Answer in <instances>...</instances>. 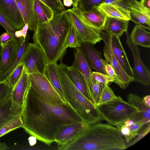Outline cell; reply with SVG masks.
Segmentation results:
<instances>
[{
    "mask_svg": "<svg viewBox=\"0 0 150 150\" xmlns=\"http://www.w3.org/2000/svg\"><path fill=\"white\" fill-rule=\"evenodd\" d=\"M66 11L81 43L88 42L94 45L102 40L101 30L96 29L89 24L78 5Z\"/></svg>",
    "mask_w": 150,
    "mask_h": 150,
    "instance_id": "8992f818",
    "label": "cell"
},
{
    "mask_svg": "<svg viewBox=\"0 0 150 150\" xmlns=\"http://www.w3.org/2000/svg\"><path fill=\"white\" fill-rule=\"evenodd\" d=\"M74 61L72 67L78 71L84 77L87 85L89 100L91 101L90 82L92 68L85 53L80 47H76L74 51Z\"/></svg>",
    "mask_w": 150,
    "mask_h": 150,
    "instance_id": "9a60e30c",
    "label": "cell"
},
{
    "mask_svg": "<svg viewBox=\"0 0 150 150\" xmlns=\"http://www.w3.org/2000/svg\"><path fill=\"white\" fill-rule=\"evenodd\" d=\"M100 35L102 40L109 44L114 55L125 72L129 75L133 77L132 68L119 37L115 35H110L103 30L100 31Z\"/></svg>",
    "mask_w": 150,
    "mask_h": 150,
    "instance_id": "8fae6325",
    "label": "cell"
},
{
    "mask_svg": "<svg viewBox=\"0 0 150 150\" xmlns=\"http://www.w3.org/2000/svg\"><path fill=\"white\" fill-rule=\"evenodd\" d=\"M63 4L65 6L69 7L72 5V0H63Z\"/></svg>",
    "mask_w": 150,
    "mask_h": 150,
    "instance_id": "c3c4849f",
    "label": "cell"
},
{
    "mask_svg": "<svg viewBox=\"0 0 150 150\" xmlns=\"http://www.w3.org/2000/svg\"><path fill=\"white\" fill-rule=\"evenodd\" d=\"M82 12L91 26L96 29L103 30L108 17L98 6H94L90 11Z\"/></svg>",
    "mask_w": 150,
    "mask_h": 150,
    "instance_id": "44dd1931",
    "label": "cell"
},
{
    "mask_svg": "<svg viewBox=\"0 0 150 150\" xmlns=\"http://www.w3.org/2000/svg\"><path fill=\"white\" fill-rule=\"evenodd\" d=\"M12 89L6 79L0 81V106L11 98Z\"/></svg>",
    "mask_w": 150,
    "mask_h": 150,
    "instance_id": "836d02e7",
    "label": "cell"
},
{
    "mask_svg": "<svg viewBox=\"0 0 150 150\" xmlns=\"http://www.w3.org/2000/svg\"><path fill=\"white\" fill-rule=\"evenodd\" d=\"M0 11L17 30H21L25 25L17 6L16 0H0Z\"/></svg>",
    "mask_w": 150,
    "mask_h": 150,
    "instance_id": "5bb4252c",
    "label": "cell"
},
{
    "mask_svg": "<svg viewBox=\"0 0 150 150\" xmlns=\"http://www.w3.org/2000/svg\"><path fill=\"white\" fill-rule=\"evenodd\" d=\"M88 126L82 121L66 125L61 127L55 137V142L58 144L57 147L70 142Z\"/></svg>",
    "mask_w": 150,
    "mask_h": 150,
    "instance_id": "2e32d148",
    "label": "cell"
},
{
    "mask_svg": "<svg viewBox=\"0 0 150 150\" xmlns=\"http://www.w3.org/2000/svg\"><path fill=\"white\" fill-rule=\"evenodd\" d=\"M11 98L0 106V129L15 117L12 115L11 113Z\"/></svg>",
    "mask_w": 150,
    "mask_h": 150,
    "instance_id": "f546056e",
    "label": "cell"
},
{
    "mask_svg": "<svg viewBox=\"0 0 150 150\" xmlns=\"http://www.w3.org/2000/svg\"><path fill=\"white\" fill-rule=\"evenodd\" d=\"M22 123L21 117L15 116L0 129V137L12 131L21 127Z\"/></svg>",
    "mask_w": 150,
    "mask_h": 150,
    "instance_id": "4dcf8cb0",
    "label": "cell"
},
{
    "mask_svg": "<svg viewBox=\"0 0 150 150\" xmlns=\"http://www.w3.org/2000/svg\"><path fill=\"white\" fill-rule=\"evenodd\" d=\"M14 36H15L14 34H10L6 32L3 33L0 36L1 44H3L7 42Z\"/></svg>",
    "mask_w": 150,
    "mask_h": 150,
    "instance_id": "ee69618b",
    "label": "cell"
},
{
    "mask_svg": "<svg viewBox=\"0 0 150 150\" xmlns=\"http://www.w3.org/2000/svg\"><path fill=\"white\" fill-rule=\"evenodd\" d=\"M21 117V127L49 146L55 142L56 135L61 127L83 121L70 105L55 104L46 100L30 85L26 93Z\"/></svg>",
    "mask_w": 150,
    "mask_h": 150,
    "instance_id": "6da1fadb",
    "label": "cell"
},
{
    "mask_svg": "<svg viewBox=\"0 0 150 150\" xmlns=\"http://www.w3.org/2000/svg\"><path fill=\"white\" fill-rule=\"evenodd\" d=\"M123 7L129 11L130 20L137 25L150 30V10L137 0L126 4Z\"/></svg>",
    "mask_w": 150,
    "mask_h": 150,
    "instance_id": "4fadbf2b",
    "label": "cell"
},
{
    "mask_svg": "<svg viewBox=\"0 0 150 150\" xmlns=\"http://www.w3.org/2000/svg\"><path fill=\"white\" fill-rule=\"evenodd\" d=\"M10 148L5 143L0 142V150H7Z\"/></svg>",
    "mask_w": 150,
    "mask_h": 150,
    "instance_id": "7dc6e473",
    "label": "cell"
},
{
    "mask_svg": "<svg viewBox=\"0 0 150 150\" xmlns=\"http://www.w3.org/2000/svg\"><path fill=\"white\" fill-rule=\"evenodd\" d=\"M35 0H16V4L25 24L34 32L39 23L34 6Z\"/></svg>",
    "mask_w": 150,
    "mask_h": 150,
    "instance_id": "e0dca14e",
    "label": "cell"
},
{
    "mask_svg": "<svg viewBox=\"0 0 150 150\" xmlns=\"http://www.w3.org/2000/svg\"><path fill=\"white\" fill-rule=\"evenodd\" d=\"M34 6L39 23L48 22L53 17L54 15L53 11L39 0H35Z\"/></svg>",
    "mask_w": 150,
    "mask_h": 150,
    "instance_id": "4316f807",
    "label": "cell"
},
{
    "mask_svg": "<svg viewBox=\"0 0 150 150\" xmlns=\"http://www.w3.org/2000/svg\"><path fill=\"white\" fill-rule=\"evenodd\" d=\"M81 42L79 39L76 30L71 23L70 29L67 41L66 47L67 48L81 47Z\"/></svg>",
    "mask_w": 150,
    "mask_h": 150,
    "instance_id": "d590c367",
    "label": "cell"
},
{
    "mask_svg": "<svg viewBox=\"0 0 150 150\" xmlns=\"http://www.w3.org/2000/svg\"><path fill=\"white\" fill-rule=\"evenodd\" d=\"M67 72L68 77L76 88L89 100L86 82L82 74L71 66H68Z\"/></svg>",
    "mask_w": 150,
    "mask_h": 150,
    "instance_id": "d4e9b609",
    "label": "cell"
},
{
    "mask_svg": "<svg viewBox=\"0 0 150 150\" xmlns=\"http://www.w3.org/2000/svg\"><path fill=\"white\" fill-rule=\"evenodd\" d=\"M103 0H80L78 6L83 12L91 10L94 6H99L103 2Z\"/></svg>",
    "mask_w": 150,
    "mask_h": 150,
    "instance_id": "f35d334b",
    "label": "cell"
},
{
    "mask_svg": "<svg viewBox=\"0 0 150 150\" xmlns=\"http://www.w3.org/2000/svg\"><path fill=\"white\" fill-rule=\"evenodd\" d=\"M28 29V24H26L22 29L16 31L14 33L15 36L17 38L23 37L24 39H25L27 35Z\"/></svg>",
    "mask_w": 150,
    "mask_h": 150,
    "instance_id": "b9f144b4",
    "label": "cell"
},
{
    "mask_svg": "<svg viewBox=\"0 0 150 150\" xmlns=\"http://www.w3.org/2000/svg\"><path fill=\"white\" fill-rule=\"evenodd\" d=\"M104 120L115 126L129 118L139 112V109L125 101L120 96L115 100L97 106Z\"/></svg>",
    "mask_w": 150,
    "mask_h": 150,
    "instance_id": "5b68a950",
    "label": "cell"
},
{
    "mask_svg": "<svg viewBox=\"0 0 150 150\" xmlns=\"http://www.w3.org/2000/svg\"><path fill=\"white\" fill-rule=\"evenodd\" d=\"M119 128L98 122L88 126L59 150H123L127 149Z\"/></svg>",
    "mask_w": 150,
    "mask_h": 150,
    "instance_id": "3957f363",
    "label": "cell"
},
{
    "mask_svg": "<svg viewBox=\"0 0 150 150\" xmlns=\"http://www.w3.org/2000/svg\"><path fill=\"white\" fill-rule=\"evenodd\" d=\"M73 6L78 5V3L80 0H72Z\"/></svg>",
    "mask_w": 150,
    "mask_h": 150,
    "instance_id": "681fc988",
    "label": "cell"
},
{
    "mask_svg": "<svg viewBox=\"0 0 150 150\" xmlns=\"http://www.w3.org/2000/svg\"><path fill=\"white\" fill-rule=\"evenodd\" d=\"M104 42L105 45L103 51L105 60L111 65L120 79L127 86L131 82L134 81L133 77L129 76L125 72L114 55L109 44Z\"/></svg>",
    "mask_w": 150,
    "mask_h": 150,
    "instance_id": "d6986e66",
    "label": "cell"
},
{
    "mask_svg": "<svg viewBox=\"0 0 150 150\" xmlns=\"http://www.w3.org/2000/svg\"><path fill=\"white\" fill-rule=\"evenodd\" d=\"M142 100L145 105L150 107V96L149 95L145 96L142 98Z\"/></svg>",
    "mask_w": 150,
    "mask_h": 150,
    "instance_id": "f6af8a7d",
    "label": "cell"
},
{
    "mask_svg": "<svg viewBox=\"0 0 150 150\" xmlns=\"http://www.w3.org/2000/svg\"><path fill=\"white\" fill-rule=\"evenodd\" d=\"M126 33L127 44L132 52L134 60V68L132 69L134 81L147 86L150 83L149 71L142 61L138 45L132 42L127 31Z\"/></svg>",
    "mask_w": 150,
    "mask_h": 150,
    "instance_id": "30bf717a",
    "label": "cell"
},
{
    "mask_svg": "<svg viewBox=\"0 0 150 150\" xmlns=\"http://www.w3.org/2000/svg\"><path fill=\"white\" fill-rule=\"evenodd\" d=\"M93 45L88 42H82L80 48L85 54L91 68L96 72L107 75L105 69L106 61L102 58L101 52Z\"/></svg>",
    "mask_w": 150,
    "mask_h": 150,
    "instance_id": "ac0fdd59",
    "label": "cell"
},
{
    "mask_svg": "<svg viewBox=\"0 0 150 150\" xmlns=\"http://www.w3.org/2000/svg\"><path fill=\"white\" fill-rule=\"evenodd\" d=\"M117 98L108 84H105L100 96L96 105L103 104L116 100Z\"/></svg>",
    "mask_w": 150,
    "mask_h": 150,
    "instance_id": "1f68e13d",
    "label": "cell"
},
{
    "mask_svg": "<svg viewBox=\"0 0 150 150\" xmlns=\"http://www.w3.org/2000/svg\"><path fill=\"white\" fill-rule=\"evenodd\" d=\"M134 0H103V2L117 4L123 7L126 4L131 3Z\"/></svg>",
    "mask_w": 150,
    "mask_h": 150,
    "instance_id": "7bdbcfd3",
    "label": "cell"
},
{
    "mask_svg": "<svg viewBox=\"0 0 150 150\" xmlns=\"http://www.w3.org/2000/svg\"><path fill=\"white\" fill-rule=\"evenodd\" d=\"M20 44V38L15 36L5 43L1 44L0 74L6 72L13 65L16 58Z\"/></svg>",
    "mask_w": 150,
    "mask_h": 150,
    "instance_id": "7c38bea8",
    "label": "cell"
},
{
    "mask_svg": "<svg viewBox=\"0 0 150 150\" xmlns=\"http://www.w3.org/2000/svg\"><path fill=\"white\" fill-rule=\"evenodd\" d=\"M91 78L98 82L108 84L110 82H115L116 79L115 77L96 71H92Z\"/></svg>",
    "mask_w": 150,
    "mask_h": 150,
    "instance_id": "74e56055",
    "label": "cell"
},
{
    "mask_svg": "<svg viewBox=\"0 0 150 150\" xmlns=\"http://www.w3.org/2000/svg\"><path fill=\"white\" fill-rule=\"evenodd\" d=\"M43 74L62 99L68 104L66 100L62 86L57 69V63L54 62L47 63Z\"/></svg>",
    "mask_w": 150,
    "mask_h": 150,
    "instance_id": "ffe728a7",
    "label": "cell"
},
{
    "mask_svg": "<svg viewBox=\"0 0 150 150\" xmlns=\"http://www.w3.org/2000/svg\"><path fill=\"white\" fill-rule=\"evenodd\" d=\"M90 83L91 100L96 105L101 93L105 84L98 82L91 78Z\"/></svg>",
    "mask_w": 150,
    "mask_h": 150,
    "instance_id": "e575fe53",
    "label": "cell"
},
{
    "mask_svg": "<svg viewBox=\"0 0 150 150\" xmlns=\"http://www.w3.org/2000/svg\"><path fill=\"white\" fill-rule=\"evenodd\" d=\"M150 0H141L140 2L145 7L150 10Z\"/></svg>",
    "mask_w": 150,
    "mask_h": 150,
    "instance_id": "bcb514c9",
    "label": "cell"
},
{
    "mask_svg": "<svg viewBox=\"0 0 150 150\" xmlns=\"http://www.w3.org/2000/svg\"><path fill=\"white\" fill-rule=\"evenodd\" d=\"M98 6L108 17L130 20L129 11L119 4L103 2Z\"/></svg>",
    "mask_w": 150,
    "mask_h": 150,
    "instance_id": "7402d4cb",
    "label": "cell"
},
{
    "mask_svg": "<svg viewBox=\"0 0 150 150\" xmlns=\"http://www.w3.org/2000/svg\"><path fill=\"white\" fill-rule=\"evenodd\" d=\"M146 125L143 122H134L132 125L129 126H125L120 123L115 126L119 129L122 134L124 136L126 142H128L138 135L139 130Z\"/></svg>",
    "mask_w": 150,
    "mask_h": 150,
    "instance_id": "484cf974",
    "label": "cell"
},
{
    "mask_svg": "<svg viewBox=\"0 0 150 150\" xmlns=\"http://www.w3.org/2000/svg\"><path fill=\"white\" fill-rule=\"evenodd\" d=\"M66 10L48 22L39 23L34 32L33 40L42 50L47 63L62 61L66 53L71 23Z\"/></svg>",
    "mask_w": 150,
    "mask_h": 150,
    "instance_id": "7a4b0ae2",
    "label": "cell"
},
{
    "mask_svg": "<svg viewBox=\"0 0 150 150\" xmlns=\"http://www.w3.org/2000/svg\"><path fill=\"white\" fill-rule=\"evenodd\" d=\"M129 21L122 19L107 17L103 31L110 35L121 36L127 31Z\"/></svg>",
    "mask_w": 150,
    "mask_h": 150,
    "instance_id": "603a6c76",
    "label": "cell"
},
{
    "mask_svg": "<svg viewBox=\"0 0 150 150\" xmlns=\"http://www.w3.org/2000/svg\"><path fill=\"white\" fill-rule=\"evenodd\" d=\"M30 85L28 74L24 68L21 78L11 92L10 112L12 115L21 116L25 96Z\"/></svg>",
    "mask_w": 150,
    "mask_h": 150,
    "instance_id": "9c48e42d",
    "label": "cell"
},
{
    "mask_svg": "<svg viewBox=\"0 0 150 150\" xmlns=\"http://www.w3.org/2000/svg\"><path fill=\"white\" fill-rule=\"evenodd\" d=\"M50 8L54 14L66 10L61 0H39Z\"/></svg>",
    "mask_w": 150,
    "mask_h": 150,
    "instance_id": "8d00e7d4",
    "label": "cell"
},
{
    "mask_svg": "<svg viewBox=\"0 0 150 150\" xmlns=\"http://www.w3.org/2000/svg\"><path fill=\"white\" fill-rule=\"evenodd\" d=\"M24 64L25 69L28 74H43L47 64L44 54L35 43H28L20 62Z\"/></svg>",
    "mask_w": 150,
    "mask_h": 150,
    "instance_id": "52a82bcc",
    "label": "cell"
},
{
    "mask_svg": "<svg viewBox=\"0 0 150 150\" xmlns=\"http://www.w3.org/2000/svg\"><path fill=\"white\" fill-rule=\"evenodd\" d=\"M1 43L0 42V55H1Z\"/></svg>",
    "mask_w": 150,
    "mask_h": 150,
    "instance_id": "f907efd6",
    "label": "cell"
},
{
    "mask_svg": "<svg viewBox=\"0 0 150 150\" xmlns=\"http://www.w3.org/2000/svg\"><path fill=\"white\" fill-rule=\"evenodd\" d=\"M68 67L62 61L57 64L59 77L67 103L88 125L104 120L97 106L85 96L71 81L67 74Z\"/></svg>",
    "mask_w": 150,
    "mask_h": 150,
    "instance_id": "277c9868",
    "label": "cell"
},
{
    "mask_svg": "<svg viewBox=\"0 0 150 150\" xmlns=\"http://www.w3.org/2000/svg\"><path fill=\"white\" fill-rule=\"evenodd\" d=\"M24 68L23 62H20L6 79L13 88L21 78Z\"/></svg>",
    "mask_w": 150,
    "mask_h": 150,
    "instance_id": "d6a6232c",
    "label": "cell"
},
{
    "mask_svg": "<svg viewBox=\"0 0 150 150\" xmlns=\"http://www.w3.org/2000/svg\"><path fill=\"white\" fill-rule=\"evenodd\" d=\"M127 102L139 109L138 112L145 114H150V107L145 105L142 98L134 94H129L127 97Z\"/></svg>",
    "mask_w": 150,
    "mask_h": 150,
    "instance_id": "f1b7e54d",
    "label": "cell"
},
{
    "mask_svg": "<svg viewBox=\"0 0 150 150\" xmlns=\"http://www.w3.org/2000/svg\"><path fill=\"white\" fill-rule=\"evenodd\" d=\"M28 75L31 87L42 98L55 104H69L60 97L43 74L35 73Z\"/></svg>",
    "mask_w": 150,
    "mask_h": 150,
    "instance_id": "ba28073f",
    "label": "cell"
},
{
    "mask_svg": "<svg viewBox=\"0 0 150 150\" xmlns=\"http://www.w3.org/2000/svg\"><path fill=\"white\" fill-rule=\"evenodd\" d=\"M20 44L17 54L16 60L11 67L6 72L0 74V81L6 79L13 70L20 62L21 58L25 52L28 45L29 36L27 33L25 39L23 37L20 38Z\"/></svg>",
    "mask_w": 150,
    "mask_h": 150,
    "instance_id": "83f0119b",
    "label": "cell"
},
{
    "mask_svg": "<svg viewBox=\"0 0 150 150\" xmlns=\"http://www.w3.org/2000/svg\"><path fill=\"white\" fill-rule=\"evenodd\" d=\"M150 130V124L149 123L147 125L146 127L141 132L139 133V132L137 137L136 139L130 143L128 145L127 147L132 146L139 141L149 132Z\"/></svg>",
    "mask_w": 150,
    "mask_h": 150,
    "instance_id": "60d3db41",
    "label": "cell"
},
{
    "mask_svg": "<svg viewBox=\"0 0 150 150\" xmlns=\"http://www.w3.org/2000/svg\"><path fill=\"white\" fill-rule=\"evenodd\" d=\"M130 37L135 44L146 48L150 47V33L144 28L137 25L134 27Z\"/></svg>",
    "mask_w": 150,
    "mask_h": 150,
    "instance_id": "cb8c5ba5",
    "label": "cell"
},
{
    "mask_svg": "<svg viewBox=\"0 0 150 150\" xmlns=\"http://www.w3.org/2000/svg\"><path fill=\"white\" fill-rule=\"evenodd\" d=\"M0 25L3 27L7 33L14 34L17 30L11 25L2 15L0 11Z\"/></svg>",
    "mask_w": 150,
    "mask_h": 150,
    "instance_id": "ab89813d",
    "label": "cell"
}]
</instances>
